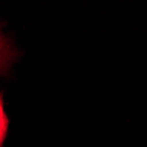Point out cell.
I'll use <instances>...</instances> for the list:
<instances>
[{"label": "cell", "instance_id": "cell-1", "mask_svg": "<svg viewBox=\"0 0 147 147\" xmlns=\"http://www.w3.org/2000/svg\"><path fill=\"white\" fill-rule=\"evenodd\" d=\"M15 56L16 52L14 49L0 31V74L7 71Z\"/></svg>", "mask_w": 147, "mask_h": 147}, {"label": "cell", "instance_id": "cell-2", "mask_svg": "<svg viewBox=\"0 0 147 147\" xmlns=\"http://www.w3.org/2000/svg\"><path fill=\"white\" fill-rule=\"evenodd\" d=\"M9 127V119L4 108L3 94L0 93V147H3Z\"/></svg>", "mask_w": 147, "mask_h": 147}]
</instances>
